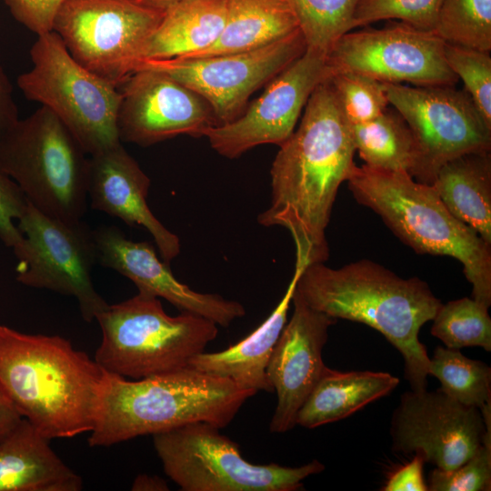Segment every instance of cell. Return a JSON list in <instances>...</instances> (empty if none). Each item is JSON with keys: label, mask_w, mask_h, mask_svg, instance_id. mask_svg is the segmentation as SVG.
Returning <instances> with one entry per match:
<instances>
[{"label": "cell", "mask_w": 491, "mask_h": 491, "mask_svg": "<svg viewBox=\"0 0 491 491\" xmlns=\"http://www.w3.org/2000/svg\"><path fill=\"white\" fill-rule=\"evenodd\" d=\"M95 360L106 372L137 380L189 366L218 334V326L189 312L171 316L158 297L138 292L100 312Z\"/></svg>", "instance_id": "cell-6"}, {"label": "cell", "mask_w": 491, "mask_h": 491, "mask_svg": "<svg viewBox=\"0 0 491 491\" xmlns=\"http://www.w3.org/2000/svg\"><path fill=\"white\" fill-rule=\"evenodd\" d=\"M23 419V416L0 389V441Z\"/></svg>", "instance_id": "cell-40"}, {"label": "cell", "mask_w": 491, "mask_h": 491, "mask_svg": "<svg viewBox=\"0 0 491 491\" xmlns=\"http://www.w3.org/2000/svg\"><path fill=\"white\" fill-rule=\"evenodd\" d=\"M93 235L97 262L131 280L138 292L164 298L181 312L204 316L223 327L246 315L239 302L196 292L178 281L150 243L133 241L115 225H101Z\"/></svg>", "instance_id": "cell-19"}, {"label": "cell", "mask_w": 491, "mask_h": 491, "mask_svg": "<svg viewBox=\"0 0 491 491\" xmlns=\"http://www.w3.org/2000/svg\"><path fill=\"white\" fill-rule=\"evenodd\" d=\"M446 64L464 82L484 120L491 126V56L489 52L445 43Z\"/></svg>", "instance_id": "cell-33"}, {"label": "cell", "mask_w": 491, "mask_h": 491, "mask_svg": "<svg viewBox=\"0 0 491 491\" xmlns=\"http://www.w3.org/2000/svg\"><path fill=\"white\" fill-rule=\"evenodd\" d=\"M295 293L316 311L381 333L402 355L411 390L426 389L430 357L418 335L442 305L426 282L402 278L369 259L339 268L315 263L304 268Z\"/></svg>", "instance_id": "cell-2"}, {"label": "cell", "mask_w": 491, "mask_h": 491, "mask_svg": "<svg viewBox=\"0 0 491 491\" xmlns=\"http://www.w3.org/2000/svg\"><path fill=\"white\" fill-rule=\"evenodd\" d=\"M151 180L119 144L88 159L87 199L93 209L139 225L152 235L164 262L181 250L179 237L168 230L147 205Z\"/></svg>", "instance_id": "cell-20"}, {"label": "cell", "mask_w": 491, "mask_h": 491, "mask_svg": "<svg viewBox=\"0 0 491 491\" xmlns=\"http://www.w3.org/2000/svg\"><path fill=\"white\" fill-rule=\"evenodd\" d=\"M392 450L419 454L425 462L450 471L466 461L483 444L487 431L480 410L434 391H406L390 423Z\"/></svg>", "instance_id": "cell-15"}, {"label": "cell", "mask_w": 491, "mask_h": 491, "mask_svg": "<svg viewBox=\"0 0 491 491\" xmlns=\"http://www.w3.org/2000/svg\"><path fill=\"white\" fill-rule=\"evenodd\" d=\"M12 15L37 35L52 31L59 6L65 0H4Z\"/></svg>", "instance_id": "cell-37"}, {"label": "cell", "mask_w": 491, "mask_h": 491, "mask_svg": "<svg viewBox=\"0 0 491 491\" xmlns=\"http://www.w3.org/2000/svg\"><path fill=\"white\" fill-rule=\"evenodd\" d=\"M428 375L460 404L480 411L491 407V368L486 363L466 357L459 349L438 346L429 358Z\"/></svg>", "instance_id": "cell-28"}, {"label": "cell", "mask_w": 491, "mask_h": 491, "mask_svg": "<svg viewBox=\"0 0 491 491\" xmlns=\"http://www.w3.org/2000/svg\"><path fill=\"white\" fill-rule=\"evenodd\" d=\"M445 43L433 31L394 23L347 32L328 50L326 63L331 74L350 71L382 83L453 86L459 78L446 64Z\"/></svg>", "instance_id": "cell-14"}, {"label": "cell", "mask_w": 491, "mask_h": 491, "mask_svg": "<svg viewBox=\"0 0 491 491\" xmlns=\"http://www.w3.org/2000/svg\"><path fill=\"white\" fill-rule=\"evenodd\" d=\"M306 266L296 262L291 281L270 316L250 335L215 353H200L189 362L199 371L226 378L244 390L274 392L266 367L275 345L286 324L287 312L299 276Z\"/></svg>", "instance_id": "cell-21"}, {"label": "cell", "mask_w": 491, "mask_h": 491, "mask_svg": "<svg viewBox=\"0 0 491 491\" xmlns=\"http://www.w3.org/2000/svg\"><path fill=\"white\" fill-rule=\"evenodd\" d=\"M13 98L12 85L0 66V137L19 119L18 110Z\"/></svg>", "instance_id": "cell-39"}, {"label": "cell", "mask_w": 491, "mask_h": 491, "mask_svg": "<svg viewBox=\"0 0 491 491\" xmlns=\"http://www.w3.org/2000/svg\"><path fill=\"white\" fill-rule=\"evenodd\" d=\"M134 491H167L169 490L166 481L157 476L146 474L138 475L133 484Z\"/></svg>", "instance_id": "cell-41"}, {"label": "cell", "mask_w": 491, "mask_h": 491, "mask_svg": "<svg viewBox=\"0 0 491 491\" xmlns=\"http://www.w3.org/2000/svg\"><path fill=\"white\" fill-rule=\"evenodd\" d=\"M22 242L13 249L16 280L26 286L73 296L86 322L108 304L97 293L92 270L97 262L93 230L83 222L47 215L30 203L17 220Z\"/></svg>", "instance_id": "cell-11"}, {"label": "cell", "mask_w": 491, "mask_h": 491, "mask_svg": "<svg viewBox=\"0 0 491 491\" xmlns=\"http://www.w3.org/2000/svg\"><path fill=\"white\" fill-rule=\"evenodd\" d=\"M429 491H489L491 489V436L462 465L445 471L433 469L427 480Z\"/></svg>", "instance_id": "cell-35"}, {"label": "cell", "mask_w": 491, "mask_h": 491, "mask_svg": "<svg viewBox=\"0 0 491 491\" xmlns=\"http://www.w3.org/2000/svg\"><path fill=\"white\" fill-rule=\"evenodd\" d=\"M431 334L446 347L480 346L491 351V318L488 307L472 297L441 305L432 319Z\"/></svg>", "instance_id": "cell-29"}, {"label": "cell", "mask_w": 491, "mask_h": 491, "mask_svg": "<svg viewBox=\"0 0 491 491\" xmlns=\"http://www.w3.org/2000/svg\"><path fill=\"white\" fill-rule=\"evenodd\" d=\"M255 394L189 366L137 380L106 372L88 444L110 446L195 422L221 429Z\"/></svg>", "instance_id": "cell-4"}, {"label": "cell", "mask_w": 491, "mask_h": 491, "mask_svg": "<svg viewBox=\"0 0 491 491\" xmlns=\"http://www.w3.org/2000/svg\"><path fill=\"white\" fill-rule=\"evenodd\" d=\"M134 1H135L136 3L140 5H143L151 8L165 11V9H166L168 6L174 4H176L178 2L185 1V0H134Z\"/></svg>", "instance_id": "cell-42"}, {"label": "cell", "mask_w": 491, "mask_h": 491, "mask_svg": "<svg viewBox=\"0 0 491 491\" xmlns=\"http://www.w3.org/2000/svg\"><path fill=\"white\" fill-rule=\"evenodd\" d=\"M306 50L298 29L258 49L200 58L144 60L136 70L161 71L195 91L210 104L220 125L237 118L250 95Z\"/></svg>", "instance_id": "cell-13"}, {"label": "cell", "mask_w": 491, "mask_h": 491, "mask_svg": "<svg viewBox=\"0 0 491 491\" xmlns=\"http://www.w3.org/2000/svg\"><path fill=\"white\" fill-rule=\"evenodd\" d=\"M30 57L32 67L17 78L21 92L55 114L87 155L122 143L118 87L77 63L54 31L38 35Z\"/></svg>", "instance_id": "cell-8"}, {"label": "cell", "mask_w": 491, "mask_h": 491, "mask_svg": "<svg viewBox=\"0 0 491 491\" xmlns=\"http://www.w3.org/2000/svg\"><path fill=\"white\" fill-rule=\"evenodd\" d=\"M83 479L29 421L0 441V491H80Z\"/></svg>", "instance_id": "cell-22"}, {"label": "cell", "mask_w": 491, "mask_h": 491, "mask_svg": "<svg viewBox=\"0 0 491 491\" xmlns=\"http://www.w3.org/2000/svg\"><path fill=\"white\" fill-rule=\"evenodd\" d=\"M220 428L195 422L153 436L165 475L183 491H297L325 470L315 459L291 467L248 462Z\"/></svg>", "instance_id": "cell-9"}, {"label": "cell", "mask_w": 491, "mask_h": 491, "mask_svg": "<svg viewBox=\"0 0 491 491\" xmlns=\"http://www.w3.org/2000/svg\"><path fill=\"white\" fill-rule=\"evenodd\" d=\"M226 10L227 0H185L168 6L147 39L140 63L182 57L210 46L224 28Z\"/></svg>", "instance_id": "cell-24"}, {"label": "cell", "mask_w": 491, "mask_h": 491, "mask_svg": "<svg viewBox=\"0 0 491 491\" xmlns=\"http://www.w3.org/2000/svg\"><path fill=\"white\" fill-rule=\"evenodd\" d=\"M65 125L41 106L0 137V168L28 203L52 217L76 223L87 208L88 159Z\"/></svg>", "instance_id": "cell-7"}, {"label": "cell", "mask_w": 491, "mask_h": 491, "mask_svg": "<svg viewBox=\"0 0 491 491\" xmlns=\"http://www.w3.org/2000/svg\"><path fill=\"white\" fill-rule=\"evenodd\" d=\"M351 131L356 151L365 165L411 175L416 145L409 126L396 109L386 108L370 121L351 125Z\"/></svg>", "instance_id": "cell-27"}, {"label": "cell", "mask_w": 491, "mask_h": 491, "mask_svg": "<svg viewBox=\"0 0 491 491\" xmlns=\"http://www.w3.org/2000/svg\"><path fill=\"white\" fill-rule=\"evenodd\" d=\"M164 12L134 0H65L52 31L77 63L119 88L135 72Z\"/></svg>", "instance_id": "cell-10"}, {"label": "cell", "mask_w": 491, "mask_h": 491, "mask_svg": "<svg viewBox=\"0 0 491 491\" xmlns=\"http://www.w3.org/2000/svg\"><path fill=\"white\" fill-rule=\"evenodd\" d=\"M299 29L286 0H227L224 28L208 47L175 58H200L251 51Z\"/></svg>", "instance_id": "cell-25"}, {"label": "cell", "mask_w": 491, "mask_h": 491, "mask_svg": "<svg viewBox=\"0 0 491 491\" xmlns=\"http://www.w3.org/2000/svg\"><path fill=\"white\" fill-rule=\"evenodd\" d=\"M384 85L389 104L412 132L416 158L411 176L416 181L431 185L448 161L467 153L491 151V126L465 90Z\"/></svg>", "instance_id": "cell-12"}, {"label": "cell", "mask_w": 491, "mask_h": 491, "mask_svg": "<svg viewBox=\"0 0 491 491\" xmlns=\"http://www.w3.org/2000/svg\"><path fill=\"white\" fill-rule=\"evenodd\" d=\"M412 460L396 471L380 489L382 491H428L423 476L424 458L413 455Z\"/></svg>", "instance_id": "cell-38"}, {"label": "cell", "mask_w": 491, "mask_h": 491, "mask_svg": "<svg viewBox=\"0 0 491 491\" xmlns=\"http://www.w3.org/2000/svg\"><path fill=\"white\" fill-rule=\"evenodd\" d=\"M119 90L116 124L121 142L148 146L180 135L200 137L217 125L202 95L161 71L140 68Z\"/></svg>", "instance_id": "cell-17"}, {"label": "cell", "mask_w": 491, "mask_h": 491, "mask_svg": "<svg viewBox=\"0 0 491 491\" xmlns=\"http://www.w3.org/2000/svg\"><path fill=\"white\" fill-rule=\"evenodd\" d=\"M292 8L306 49L328 52L336 41L352 30L359 0H286Z\"/></svg>", "instance_id": "cell-30"}, {"label": "cell", "mask_w": 491, "mask_h": 491, "mask_svg": "<svg viewBox=\"0 0 491 491\" xmlns=\"http://www.w3.org/2000/svg\"><path fill=\"white\" fill-rule=\"evenodd\" d=\"M27 205L20 187L0 168V240L7 247L14 249L24 238L15 223Z\"/></svg>", "instance_id": "cell-36"}, {"label": "cell", "mask_w": 491, "mask_h": 491, "mask_svg": "<svg viewBox=\"0 0 491 491\" xmlns=\"http://www.w3.org/2000/svg\"><path fill=\"white\" fill-rule=\"evenodd\" d=\"M399 382L386 372H341L326 366L300 407L296 425L312 429L344 419L389 395Z\"/></svg>", "instance_id": "cell-23"}, {"label": "cell", "mask_w": 491, "mask_h": 491, "mask_svg": "<svg viewBox=\"0 0 491 491\" xmlns=\"http://www.w3.org/2000/svg\"><path fill=\"white\" fill-rule=\"evenodd\" d=\"M105 374L63 336L0 324V389L50 440L93 430Z\"/></svg>", "instance_id": "cell-3"}, {"label": "cell", "mask_w": 491, "mask_h": 491, "mask_svg": "<svg viewBox=\"0 0 491 491\" xmlns=\"http://www.w3.org/2000/svg\"><path fill=\"white\" fill-rule=\"evenodd\" d=\"M434 32L446 43L489 52L491 0H442Z\"/></svg>", "instance_id": "cell-31"}, {"label": "cell", "mask_w": 491, "mask_h": 491, "mask_svg": "<svg viewBox=\"0 0 491 491\" xmlns=\"http://www.w3.org/2000/svg\"><path fill=\"white\" fill-rule=\"evenodd\" d=\"M330 75L326 53L306 49L237 118L205 129L202 136L215 152L230 159L260 145H280L295 131L315 88Z\"/></svg>", "instance_id": "cell-16"}, {"label": "cell", "mask_w": 491, "mask_h": 491, "mask_svg": "<svg viewBox=\"0 0 491 491\" xmlns=\"http://www.w3.org/2000/svg\"><path fill=\"white\" fill-rule=\"evenodd\" d=\"M441 3L442 0H359L352 29L381 20L397 19L415 28L434 32Z\"/></svg>", "instance_id": "cell-34"}, {"label": "cell", "mask_w": 491, "mask_h": 491, "mask_svg": "<svg viewBox=\"0 0 491 491\" xmlns=\"http://www.w3.org/2000/svg\"><path fill=\"white\" fill-rule=\"evenodd\" d=\"M457 219L491 245V154L472 152L441 166L431 185Z\"/></svg>", "instance_id": "cell-26"}, {"label": "cell", "mask_w": 491, "mask_h": 491, "mask_svg": "<svg viewBox=\"0 0 491 491\" xmlns=\"http://www.w3.org/2000/svg\"><path fill=\"white\" fill-rule=\"evenodd\" d=\"M347 186L404 244L421 255L446 256L463 265L472 298L491 306V245L455 217L432 185L405 171L355 166Z\"/></svg>", "instance_id": "cell-5"}, {"label": "cell", "mask_w": 491, "mask_h": 491, "mask_svg": "<svg viewBox=\"0 0 491 491\" xmlns=\"http://www.w3.org/2000/svg\"><path fill=\"white\" fill-rule=\"evenodd\" d=\"M294 311L275 345L266 367L277 396L269 430L285 433L296 426L297 413L326 366L322 351L336 319L306 305L294 291Z\"/></svg>", "instance_id": "cell-18"}, {"label": "cell", "mask_w": 491, "mask_h": 491, "mask_svg": "<svg viewBox=\"0 0 491 491\" xmlns=\"http://www.w3.org/2000/svg\"><path fill=\"white\" fill-rule=\"evenodd\" d=\"M328 79L350 125L376 118L389 105L384 83L375 78L341 71L331 74Z\"/></svg>", "instance_id": "cell-32"}, {"label": "cell", "mask_w": 491, "mask_h": 491, "mask_svg": "<svg viewBox=\"0 0 491 491\" xmlns=\"http://www.w3.org/2000/svg\"><path fill=\"white\" fill-rule=\"evenodd\" d=\"M279 147L270 170L271 203L258 223L290 232L296 262L325 263L336 194L356 166L351 125L329 79L315 88L297 129Z\"/></svg>", "instance_id": "cell-1"}]
</instances>
